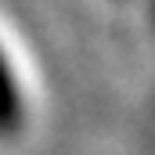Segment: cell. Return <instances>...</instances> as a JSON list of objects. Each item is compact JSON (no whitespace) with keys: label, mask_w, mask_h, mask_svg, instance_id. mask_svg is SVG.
Instances as JSON below:
<instances>
[{"label":"cell","mask_w":155,"mask_h":155,"mask_svg":"<svg viewBox=\"0 0 155 155\" xmlns=\"http://www.w3.org/2000/svg\"><path fill=\"white\" fill-rule=\"evenodd\" d=\"M18 126H22V94L0 54V134H15Z\"/></svg>","instance_id":"obj_1"}]
</instances>
